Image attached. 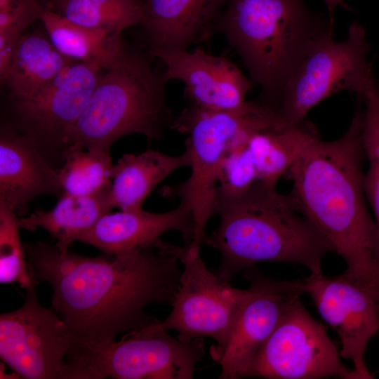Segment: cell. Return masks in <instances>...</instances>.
<instances>
[{"mask_svg": "<svg viewBox=\"0 0 379 379\" xmlns=\"http://www.w3.org/2000/svg\"><path fill=\"white\" fill-rule=\"evenodd\" d=\"M317 138H319L316 127L305 119L253 133L248 146L258 181L276 188L279 178L288 172L302 150Z\"/></svg>", "mask_w": 379, "mask_h": 379, "instance_id": "7402d4cb", "label": "cell"}, {"mask_svg": "<svg viewBox=\"0 0 379 379\" xmlns=\"http://www.w3.org/2000/svg\"><path fill=\"white\" fill-rule=\"evenodd\" d=\"M40 20L55 48L74 60L95 63L106 69L125 46L121 35L79 25L47 7Z\"/></svg>", "mask_w": 379, "mask_h": 379, "instance_id": "603a6c76", "label": "cell"}, {"mask_svg": "<svg viewBox=\"0 0 379 379\" xmlns=\"http://www.w3.org/2000/svg\"><path fill=\"white\" fill-rule=\"evenodd\" d=\"M190 166L187 149L177 156L147 149L140 154H125L114 164L110 201L121 211L142 209L146 198L169 175Z\"/></svg>", "mask_w": 379, "mask_h": 379, "instance_id": "d6986e66", "label": "cell"}, {"mask_svg": "<svg viewBox=\"0 0 379 379\" xmlns=\"http://www.w3.org/2000/svg\"><path fill=\"white\" fill-rule=\"evenodd\" d=\"M39 2H40L44 6H46L47 4H48L51 0H37Z\"/></svg>", "mask_w": 379, "mask_h": 379, "instance_id": "1f68e13d", "label": "cell"}, {"mask_svg": "<svg viewBox=\"0 0 379 379\" xmlns=\"http://www.w3.org/2000/svg\"><path fill=\"white\" fill-rule=\"evenodd\" d=\"M362 111V142L368 168L363 185L367 202L375 222V256L379 270V84L368 89L360 98Z\"/></svg>", "mask_w": 379, "mask_h": 379, "instance_id": "484cf974", "label": "cell"}, {"mask_svg": "<svg viewBox=\"0 0 379 379\" xmlns=\"http://www.w3.org/2000/svg\"><path fill=\"white\" fill-rule=\"evenodd\" d=\"M251 293L244 302L226 345L216 360L220 379L248 377L261 348L289 307L305 293L304 280L279 281L255 267L244 271Z\"/></svg>", "mask_w": 379, "mask_h": 379, "instance_id": "4fadbf2b", "label": "cell"}, {"mask_svg": "<svg viewBox=\"0 0 379 379\" xmlns=\"http://www.w3.org/2000/svg\"><path fill=\"white\" fill-rule=\"evenodd\" d=\"M279 114L261 102L248 101L239 109L215 111L190 105L174 117L171 128L187 135L185 149L191 173L173 195L192 211L194 231L191 250L200 251L209 219L216 214L218 176L224 155L238 136L277 126Z\"/></svg>", "mask_w": 379, "mask_h": 379, "instance_id": "8992f818", "label": "cell"}, {"mask_svg": "<svg viewBox=\"0 0 379 379\" xmlns=\"http://www.w3.org/2000/svg\"><path fill=\"white\" fill-rule=\"evenodd\" d=\"M321 324L300 299L287 310L259 352L248 377L269 379H358L347 368Z\"/></svg>", "mask_w": 379, "mask_h": 379, "instance_id": "30bf717a", "label": "cell"}, {"mask_svg": "<svg viewBox=\"0 0 379 379\" xmlns=\"http://www.w3.org/2000/svg\"><path fill=\"white\" fill-rule=\"evenodd\" d=\"M149 54L162 61L166 82L178 80L185 85L190 105L215 111L245 106L253 81L224 55H213L198 47L188 49L149 48Z\"/></svg>", "mask_w": 379, "mask_h": 379, "instance_id": "9a60e30c", "label": "cell"}, {"mask_svg": "<svg viewBox=\"0 0 379 379\" xmlns=\"http://www.w3.org/2000/svg\"><path fill=\"white\" fill-rule=\"evenodd\" d=\"M216 211L219 225L204 244L220 253L215 272L226 281L261 262L299 264L320 274L324 257L333 251L289 194L260 182L238 193L217 187Z\"/></svg>", "mask_w": 379, "mask_h": 379, "instance_id": "3957f363", "label": "cell"}, {"mask_svg": "<svg viewBox=\"0 0 379 379\" xmlns=\"http://www.w3.org/2000/svg\"><path fill=\"white\" fill-rule=\"evenodd\" d=\"M0 378L4 379V378H8V379H16V378H22L16 372H14L13 373H6L4 371V364H1L0 365Z\"/></svg>", "mask_w": 379, "mask_h": 379, "instance_id": "4dcf8cb0", "label": "cell"}, {"mask_svg": "<svg viewBox=\"0 0 379 379\" xmlns=\"http://www.w3.org/2000/svg\"><path fill=\"white\" fill-rule=\"evenodd\" d=\"M45 8L37 0H0V42L17 44Z\"/></svg>", "mask_w": 379, "mask_h": 379, "instance_id": "f1b7e54d", "label": "cell"}, {"mask_svg": "<svg viewBox=\"0 0 379 379\" xmlns=\"http://www.w3.org/2000/svg\"><path fill=\"white\" fill-rule=\"evenodd\" d=\"M327 6L328 15H329V22L333 27V13L335 8L340 6L343 8L349 10V6L346 4L344 0H324Z\"/></svg>", "mask_w": 379, "mask_h": 379, "instance_id": "f546056e", "label": "cell"}, {"mask_svg": "<svg viewBox=\"0 0 379 379\" xmlns=\"http://www.w3.org/2000/svg\"><path fill=\"white\" fill-rule=\"evenodd\" d=\"M162 74L142 53L124 46L102 72L89 102L67 131L69 146L110 151L118 139L138 133L159 139L174 117L166 100Z\"/></svg>", "mask_w": 379, "mask_h": 379, "instance_id": "5b68a950", "label": "cell"}, {"mask_svg": "<svg viewBox=\"0 0 379 379\" xmlns=\"http://www.w3.org/2000/svg\"><path fill=\"white\" fill-rule=\"evenodd\" d=\"M62 155L65 163L58 173L64 194L90 195L111 187L114 164L110 151L69 146Z\"/></svg>", "mask_w": 379, "mask_h": 379, "instance_id": "d4e9b609", "label": "cell"}, {"mask_svg": "<svg viewBox=\"0 0 379 379\" xmlns=\"http://www.w3.org/2000/svg\"><path fill=\"white\" fill-rule=\"evenodd\" d=\"M75 61L60 53L46 32H26L0 76L1 81L12 98L27 97L49 84Z\"/></svg>", "mask_w": 379, "mask_h": 379, "instance_id": "ffe728a7", "label": "cell"}, {"mask_svg": "<svg viewBox=\"0 0 379 379\" xmlns=\"http://www.w3.org/2000/svg\"><path fill=\"white\" fill-rule=\"evenodd\" d=\"M45 6L79 25L118 35L144 18L143 0H51Z\"/></svg>", "mask_w": 379, "mask_h": 379, "instance_id": "cb8c5ba5", "label": "cell"}, {"mask_svg": "<svg viewBox=\"0 0 379 379\" xmlns=\"http://www.w3.org/2000/svg\"><path fill=\"white\" fill-rule=\"evenodd\" d=\"M304 284L305 293L337 333L340 356L351 360L358 379L373 378L364 359L368 342L379 331L378 301L343 274L331 277L310 274Z\"/></svg>", "mask_w": 379, "mask_h": 379, "instance_id": "5bb4252c", "label": "cell"}, {"mask_svg": "<svg viewBox=\"0 0 379 379\" xmlns=\"http://www.w3.org/2000/svg\"><path fill=\"white\" fill-rule=\"evenodd\" d=\"M251 134H243L230 144L222 159L218 176V188L238 193L258 182L256 169L248 146Z\"/></svg>", "mask_w": 379, "mask_h": 379, "instance_id": "83f0119b", "label": "cell"}, {"mask_svg": "<svg viewBox=\"0 0 379 379\" xmlns=\"http://www.w3.org/2000/svg\"><path fill=\"white\" fill-rule=\"evenodd\" d=\"M16 213L0 202V282L18 283L25 288L37 283L30 275Z\"/></svg>", "mask_w": 379, "mask_h": 379, "instance_id": "4316f807", "label": "cell"}, {"mask_svg": "<svg viewBox=\"0 0 379 379\" xmlns=\"http://www.w3.org/2000/svg\"><path fill=\"white\" fill-rule=\"evenodd\" d=\"M24 248L32 279L53 288L51 308L67 326L68 349L109 343L120 333L159 321L145 308L172 305L180 285L184 247L159 239L141 250L98 257L42 241Z\"/></svg>", "mask_w": 379, "mask_h": 379, "instance_id": "6da1fadb", "label": "cell"}, {"mask_svg": "<svg viewBox=\"0 0 379 379\" xmlns=\"http://www.w3.org/2000/svg\"><path fill=\"white\" fill-rule=\"evenodd\" d=\"M102 69L95 63L75 61L33 94L12 98L11 124L41 152L50 147L62 152L66 133L87 106Z\"/></svg>", "mask_w": 379, "mask_h": 379, "instance_id": "7c38bea8", "label": "cell"}, {"mask_svg": "<svg viewBox=\"0 0 379 379\" xmlns=\"http://www.w3.org/2000/svg\"><path fill=\"white\" fill-rule=\"evenodd\" d=\"M68 346L67 326L40 304L35 286L20 308L0 315V357L22 378L61 379Z\"/></svg>", "mask_w": 379, "mask_h": 379, "instance_id": "8fae6325", "label": "cell"}, {"mask_svg": "<svg viewBox=\"0 0 379 379\" xmlns=\"http://www.w3.org/2000/svg\"><path fill=\"white\" fill-rule=\"evenodd\" d=\"M370 51L364 28L350 25L347 37L335 41L331 33L317 39L288 76L277 112L288 124L304 120L310 110L340 91L359 98L377 81L367 57Z\"/></svg>", "mask_w": 379, "mask_h": 379, "instance_id": "ba28073f", "label": "cell"}, {"mask_svg": "<svg viewBox=\"0 0 379 379\" xmlns=\"http://www.w3.org/2000/svg\"><path fill=\"white\" fill-rule=\"evenodd\" d=\"M140 25L149 48L188 49L216 32L227 0H143Z\"/></svg>", "mask_w": 379, "mask_h": 379, "instance_id": "ac0fdd59", "label": "cell"}, {"mask_svg": "<svg viewBox=\"0 0 379 379\" xmlns=\"http://www.w3.org/2000/svg\"><path fill=\"white\" fill-rule=\"evenodd\" d=\"M110 188L90 195L65 193L51 210H36L27 218H19V225L27 230L45 229L60 250L67 251L74 241L112 210Z\"/></svg>", "mask_w": 379, "mask_h": 379, "instance_id": "44dd1931", "label": "cell"}, {"mask_svg": "<svg viewBox=\"0 0 379 379\" xmlns=\"http://www.w3.org/2000/svg\"><path fill=\"white\" fill-rule=\"evenodd\" d=\"M64 194L58 171L52 168L37 144L11 124L0 132V202L25 215L40 195Z\"/></svg>", "mask_w": 379, "mask_h": 379, "instance_id": "2e32d148", "label": "cell"}, {"mask_svg": "<svg viewBox=\"0 0 379 379\" xmlns=\"http://www.w3.org/2000/svg\"><path fill=\"white\" fill-rule=\"evenodd\" d=\"M184 266L180 287L169 315L158 322L166 331L178 332L183 342L196 338H213L211 347L214 359L227 344L237 315L251 290L230 285L206 266L199 252L184 246L181 255Z\"/></svg>", "mask_w": 379, "mask_h": 379, "instance_id": "9c48e42d", "label": "cell"}, {"mask_svg": "<svg viewBox=\"0 0 379 379\" xmlns=\"http://www.w3.org/2000/svg\"><path fill=\"white\" fill-rule=\"evenodd\" d=\"M240 56L265 105L277 111L283 87L309 46L332 26L302 0H227L217 22Z\"/></svg>", "mask_w": 379, "mask_h": 379, "instance_id": "277c9868", "label": "cell"}, {"mask_svg": "<svg viewBox=\"0 0 379 379\" xmlns=\"http://www.w3.org/2000/svg\"><path fill=\"white\" fill-rule=\"evenodd\" d=\"M175 230L189 245L194 236L192 211L184 204L164 213L142 209L107 213L77 241L93 246L104 253L120 255L145 248L155 244L165 232Z\"/></svg>", "mask_w": 379, "mask_h": 379, "instance_id": "e0dca14e", "label": "cell"}, {"mask_svg": "<svg viewBox=\"0 0 379 379\" xmlns=\"http://www.w3.org/2000/svg\"><path fill=\"white\" fill-rule=\"evenodd\" d=\"M362 116L357 109L340 138H317L302 150L287 172L293 182L288 194L344 260L343 274L379 303L375 222L363 185Z\"/></svg>", "mask_w": 379, "mask_h": 379, "instance_id": "7a4b0ae2", "label": "cell"}, {"mask_svg": "<svg viewBox=\"0 0 379 379\" xmlns=\"http://www.w3.org/2000/svg\"><path fill=\"white\" fill-rule=\"evenodd\" d=\"M158 322L127 333L118 342L69 349L61 379L193 378L205 354L203 338L183 342Z\"/></svg>", "mask_w": 379, "mask_h": 379, "instance_id": "52a82bcc", "label": "cell"}]
</instances>
